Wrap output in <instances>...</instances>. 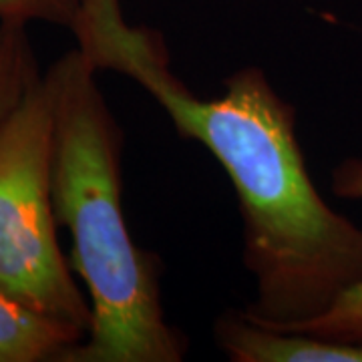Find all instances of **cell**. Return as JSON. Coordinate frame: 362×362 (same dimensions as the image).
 <instances>
[{
  "label": "cell",
  "mask_w": 362,
  "mask_h": 362,
  "mask_svg": "<svg viewBox=\"0 0 362 362\" xmlns=\"http://www.w3.org/2000/svg\"><path fill=\"white\" fill-rule=\"evenodd\" d=\"M93 69L145 89L177 135L204 145L230 177L242 220V264L254 298L242 316L288 328L328 310L362 280V228L326 204L298 141L296 107L258 65L202 99L171 71L165 39L125 21L121 0H83L71 26Z\"/></svg>",
  "instance_id": "1"
},
{
  "label": "cell",
  "mask_w": 362,
  "mask_h": 362,
  "mask_svg": "<svg viewBox=\"0 0 362 362\" xmlns=\"http://www.w3.org/2000/svg\"><path fill=\"white\" fill-rule=\"evenodd\" d=\"M52 103L51 192L73 247L69 264L89 292V334L59 362H181L189 340L169 324L163 262L135 244L123 214V129L73 49L45 73Z\"/></svg>",
  "instance_id": "2"
},
{
  "label": "cell",
  "mask_w": 362,
  "mask_h": 362,
  "mask_svg": "<svg viewBox=\"0 0 362 362\" xmlns=\"http://www.w3.org/2000/svg\"><path fill=\"white\" fill-rule=\"evenodd\" d=\"M51 165L52 103L42 73L0 125V290L89 334L90 302L57 238Z\"/></svg>",
  "instance_id": "3"
},
{
  "label": "cell",
  "mask_w": 362,
  "mask_h": 362,
  "mask_svg": "<svg viewBox=\"0 0 362 362\" xmlns=\"http://www.w3.org/2000/svg\"><path fill=\"white\" fill-rule=\"evenodd\" d=\"M211 337L232 362H362V344L264 326L240 310L218 316Z\"/></svg>",
  "instance_id": "4"
},
{
  "label": "cell",
  "mask_w": 362,
  "mask_h": 362,
  "mask_svg": "<svg viewBox=\"0 0 362 362\" xmlns=\"http://www.w3.org/2000/svg\"><path fill=\"white\" fill-rule=\"evenodd\" d=\"M85 332L28 308L0 290V362H59Z\"/></svg>",
  "instance_id": "5"
},
{
  "label": "cell",
  "mask_w": 362,
  "mask_h": 362,
  "mask_svg": "<svg viewBox=\"0 0 362 362\" xmlns=\"http://www.w3.org/2000/svg\"><path fill=\"white\" fill-rule=\"evenodd\" d=\"M330 189L340 199L362 202V157H346L338 161L330 175ZM284 330H302L332 340L362 344V280L346 290L324 314Z\"/></svg>",
  "instance_id": "6"
},
{
  "label": "cell",
  "mask_w": 362,
  "mask_h": 362,
  "mask_svg": "<svg viewBox=\"0 0 362 362\" xmlns=\"http://www.w3.org/2000/svg\"><path fill=\"white\" fill-rule=\"evenodd\" d=\"M40 77L28 25L0 23V125Z\"/></svg>",
  "instance_id": "7"
},
{
  "label": "cell",
  "mask_w": 362,
  "mask_h": 362,
  "mask_svg": "<svg viewBox=\"0 0 362 362\" xmlns=\"http://www.w3.org/2000/svg\"><path fill=\"white\" fill-rule=\"evenodd\" d=\"M83 0H0V23H45L69 28Z\"/></svg>",
  "instance_id": "8"
}]
</instances>
